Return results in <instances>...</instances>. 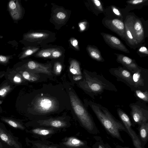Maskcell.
Instances as JSON below:
<instances>
[{
    "label": "cell",
    "mask_w": 148,
    "mask_h": 148,
    "mask_svg": "<svg viewBox=\"0 0 148 148\" xmlns=\"http://www.w3.org/2000/svg\"><path fill=\"white\" fill-rule=\"evenodd\" d=\"M87 104L108 133L123 142L119 133L120 131H123L127 133L123 124L116 119L107 108L101 105L90 100L88 101Z\"/></svg>",
    "instance_id": "cell-1"
},
{
    "label": "cell",
    "mask_w": 148,
    "mask_h": 148,
    "mask_svg": "<svg viewBox=\"0 0 148 148\" xmlns=\"http://www.w3.org/2000/svg\"><path fill=\"white\" fill-rule=\"evenodd\" d=\"M84 75L81 86L92 99L101 95L105 90L115 92L118 91L114 84L96 72L84 70Z\"/></svg>",
    "instance_id": "cell-2"
},
{
    "label": "cell",
    "mask_w": 148,
    "mask_h": 148,
    "mask_svg": "<svg viewBox=\"0 0 148 148\" xmlns=\"http://www.w3.org/2000/svg\"><path fill=\"white\" fill-rule=\"evenodd\" d=\"M69 95L73 108L82 125L90 133H97V130L92 117L79 99L71 91L69 92Z\"/></svg>",
    "instance_id": "cell-3"
},
{
    "label": "cell",
    "mask_w": 148,
    "mask_h": 148,
    "mask_svg": "<svg viewBox=\"0 0 148 148\" xmlns=\"http://www.w3.org/2000/svg\"><path fill=\"white\" fill-rule=\"evenodd\" d=\"M26 38L32 47L43 48L56 39L55 33L47 30H39L29 33Z\"/></svg>",
    "instance_id": "cell-4"
},
{
    "label": "cell",
    "mask_w": 148,
    "mask_h": 148,
    "mask_svg": "<svg viewBox=\"0 0 148 148\" xmlns=\"http://www.w3.org/2000/svg\"><path fill=\"white\" fill-rule=\"evenodd\" d=\"M130 115L135 124L139 125L148 121V107L145 103L139 100L129 105Z\"/></svg>",
    "instance_id": "cell-5"
},
{
    "label": "cell",
    "mask_w": 148,
    "mask_h": 148,
    "mask_svg": "<svg viewBox=\"0 0 148 148\" xmlns=\"http://www.w3.org/2000/svg\"><path fill=\"white\" fill-rule=\"evenodd\" d=\"M51 11L50 21L58 30L66 24L71 14L70 10L56 5H53Z\"/></svg>",
    "instance_id": "cell-6"
},
{
    "label": "cell",
    "mask_w": 148,
    "mask_h": 148,
    "mask_svg": "<svg viewBox=\"0 0 148 148\" xmlns=\"http://www.w3.org/2000/svg\"><path fill=\"white\" fill-rule=\"evenodd\" d=\"M117 112L119 117L127 130V133L131 137L135 148H145L139 138L132 128V123L128 116L120 108H117Z\"/></svg>",
    "instance_id": "cell-7"
},
{
    "label": "cell",
    "mask_w": 148,
    "mask_h": 148,
    "mask_svg": "<svg viewBox=\"0 0 148 148\" xmlns=\"http://www.w3.org/2000/svg\"><path fill=\"white\" fill-rule=\"evenodd\" d=\"M109 73L116 78V80L121 81L129 87L133 92L135 90L132 79V73L124 67L119 66L112 68L109 70Z\"/></svg>",
    "instance_id": "cell-8"
},
{
    "label": "cell",
    "mask_w": 148,
    "mask_h": 148,
    "mask_svg": "<svg viewBox=\"0 0 148 148\" xmlns=\"http://www.w3.org/2000/svg\"><path fill=\"white\" fill-rule=\"evenodd\" d=\"M132 74V81L135 90L143 91L148 90V70L140 67L138 70Z\"/></svg>",
    "instance_id": "cell-9"
},
{
    "label": "cell",
    "mask_w": 148,
    "mask_h": 148,
    "mask_svg": "<svg viewBox=\"0 0 148 148\" xmlns=\"http://www.w3.org/2000/svg\"><path fill=\"white\" fill-rule=\"evenodd\" d=\"M56 101L51 98L42 97L37 99L35 102L34 109L37 112L43 113L54 111L57 107Z\"/></svg>",
    "instance_id": "cell-10"
},
{
    "label": "cell",
    "mask_w": 148,
    "mask_h": 148,
    "mask_svg": "<svg viewBox=\"0 0 148 148\" xmlns=\"http://www.w3.org/2000/svg\"><path fill=\"white\" fill-rule=\"evenodd\" d=\"M106 42L115 49L129 53V51L117 38L111 35L105 33L101 34Z\"/></svg>",
    "instance_id": "cell-11"
},
{
    "label": "cell",
    "mask_w": 148,
    "mask_h": 148,
    "mask_svg": "<svg viewBox=\"0 0 148 148\" xmlns=\"http://www.w3.org/2000/svg\"><path fill=\"white\" fill-rule=\"evenodd\" d=\"M105 23L109 29L122 38L126 39L125 25L121 21L117 19L106 20Z\"/></svg>",
    "instance_id": "cell-12"
},
{
    "label": "cell",
    "mask_w": 148,
    "mask_h": 148,
    "mask_svg": "<svg viewBox=\"0 0 148 148\" xmlns=\"http://www.w3.org/2000/svg\"><path fill=\"white\" fill-rule=\"evenodd\" d=\"M117 61L121 64L126 68L132 73L137 71L140 67L138 66L134 60L129 57L121 54H116Z\"/></svg>",
    "instance_id": "cell-13"
},
{
    "label": "cell",
    "mask_w": 148,
    "mask_h": 148,
    "mask_svg": "<svg viewBox=\"0 0 148 148\" xmlns=\"http://www.w3.org/2000/svg\"><path fill=\"white\" fill-rule=\"evenodd\" d=\"M51 64H44L34 61H30L27 63L28 68L38 73L51 75Z\"/></svg>",
    "instance_id": "cell-14"
},
{
    "label": "cell",
    "mask_w": 148,
    "mask_h": 148,
    "mask_svg": "<svg viewBox=\"0 0 148 148\" xmlns=\"http://www.w3.org/2000/svg\"><path fill=\"white\" fill-rule=\"evenodd\" d=\"M133 27L134 40L135 44H138L143 40L144 37L143 28L141 21L136 19L134 23Z\"/></svg>",
    "instance_id": "cell-15"
},
{
    "label": "cell",
    "mask_w": 148,
    "mask_h": 148,
    "mask_svg": "<svg viewBox=\"0 0 148 148\" xmlns=\"http://www.w3.org/2000/svg\"><path fill=\"white\" fill-rule=\"evenodd\" d=\"M0 138L9 146L17 148L20 147L11 135L1 128H0Z\"/></svg>",
    "instance_id": "cell-16"
},
{
    "label": "cell",
    "mask_w": 148,
    "mask_h": 148,
    "mask_svg": "<svg viewBox=\"0 0 148 148\" xmlns=\"http://www.w3.org/2000/svg\"><path fill=\"white\" fill-rule=\"evenodd\" d=\"M40 125L45 126H50L55 127H65L66 123L63 121L55 119H49L38 121Z\"/></svg>",
    "instance_id": "cell-17"
},
{
    "label": "cell",
    "mask_w": 148,
    "mask_h": 148,
    "mask_svg": "<svg viewBox=\"0 0 148 148\" xmlns=\"http://www.w3.org/2000/svg\"><path fill=\"white\" fill-rule=\"evenodd\" d=\"M53 46H48L47 45V48H42L35 53L34 55L37 58L51 59Z\"/></svg>",
    "instance_id": "cell-18"
},
{
    "label": "cell",
    "mask_w": 148,
    "mask_h": 148,
    "mask_svg": "<svg viewBox=\"0 0 148 148\" xmlns=\"http://www.w3.org/2000/svg\"><path fill=\"white\" fill-rule=\"evenodd\" d=\"M86 50L89 56L92 58L99 62H103L104 61L100 52L97 49L88 45L87 47Z\"/></svg>",
    "instance_id": "cell-19"
},
{
    "label": "cell",
    "mask_w": 148,
    "mask_h": 148,
    "mask_svg": "<svg viewBox=\"0 0 148 148\" xmlns=\"http://www.w3.org/2000/svg\"><path fill=\"white\" fill-rule=\"evenodd\" d=\"M139 126L140 137L143 143L146 144L148 139V122L144 123Z\"/></svg>",
    "instance_id": "cell-20"
},
{
    "label": "cell",
    "mask_w": 148,
    "mask_h": 148,
    "mask_svg": "<svg viewBox=\"0 0 148 148\" xmlns=\"http://www.w3.org/2000/svg\"><path fill=\"white\" fill-rule=\"evenodd\" d=\"M69 69L70 71L73 74L76 75H82L79 63L75 59L70 60Z\"/></svg>",
    "instance_id": "cell-21"
},
{
    "label": "cell",
    "mask_w": 148,
    "mask_h": 148,
    "mask_svg": "<svg viewBox=\"0 0 148 148\" xmlns=\"http://www.w3.org/2000/svg\"><path fill=\"white\" fill-rule=\"evenodd\" d=\"M65 50L61 46H53L51 59H57L64 56Z\"/></svg>",
    "instance_id": "cell-22"
},
{
    "label": "cell",
    "mask_w": 148,
    "mask_h": 148,
    "mask_svg": "<svg viewBox=\"0 0 148 148\" xmlns=\"http://www.w3.org/2000/svg\"><path fill=\"white\" fill-rule=\"evenodd\" d=\"M64 144L68 146L78 147L84 145V143L81 140L74 137H70L69 138Z\"/></svg>",
    "instance_id": "cell-23"
},
{
    "label": "cell",
    "mask_w": 148,
    "mask_h": 148,
    "mask_svg": "<svg viewBox=\"0 0 148 148\" xmlns=\"http://www.w3.org/2000/svg\"><path fill=\"white\" fill-rule=\"evenodd\" d=\"M135 96L140 101L145 103L148 102V90L143 91L136 89L133 91Z\"/></svg>",
    "instance_id": "cell-24"
},
{
    "label": "cell",
    "mask_w": 148,
    "mask_h": 148,
    "mask_svg": "<svg viewBox=\"0 0 148 148\" xmlns=\"http://www.w3.org/2000/svg\"><path fill=\"white\" fill-rule=\"evenodd\" d=\"M125 27L126 39H127V41L130 45H134L135 44L134 39L126 23H125Z\"/></svg>",
    "instance_id": "cell-25"
},
{
    "label": "cell",
    "mask_w": 148,
    "mask_h": 148,
    "mask_svg": "<svg viewBox=\"0 0 148 148\" xmlns=\"http://www.w3.org/2000/svg\"><path fill=\"white\" fill-rule=\"evenodd\" d=\"M23 76L25 79L30 82H34L38 79L36 75L26 71L23 72Z\"/></svg>",
    "instance_id": "cell-26"
},
{
    "label": "cell",
    "mask_w": 148,
    "mask_h": 148,
    "mask_svg": "<svg viewBox=\"0 0 148 148\" xmlns=\"http://www.w3.org/2000/svg\"><path fill=\"white\" fill-rule=\"evenodd\" d=\"M32 131L35 134L42 136H46L52 133L51 130L39 128L34 129Z\"/></svg>",
    "instance_id": "cell-27"
},
{
    "label": "cell",
    "mask_w": 148,
    "mask_h": 148,
    "mask_svg": "<svg viewBox=\"0 0 148 148\" xmlns=\"http://www.w3.org/2000/svg\"><path fill=\"white\" fill-rule=\"evenodd\" d=\"M2 120L10 125L14 128H19L22 129H23L24 128L21 124L14 121L7 119H3Z\"/></svg>",
    "instance_id": "cell-28"
},
{
    "label": "cell",
    "mask_w": 148,
    "mask_h": 148,
    "mask_svg": "<svg viewBox=\"0 0 148 148\" xmlns=\"http://www.w3.org/2000/svg\"><path fill=\"white\" fill-rule=\"evenodd\" d=\"M70 44L73 49L77 51H79V48L77 40L74 37L71 38L69 40Z\"/></svg>",
    "instance_id": "cell-29"
},
{
    "label": "cell",
    "mask_w": 148,
    "mask_h": 148,
    "mask_svg": "<svg viewBox=\"0 0 148 148\" xmlns=\"http://www.w3.org/2000/svg\"><path fill=\"white\" fill-rule=\"evenodd\" d=\"M62 69V65L59 62H56L54 64L53 71L55 74L56 75H59L61 72Z\"/></svg>",
    "instance_id": "cell-30"
},
{
    "label": "cell",
    "mask_w": 148,
    "mask_h": 148,
    "mask_svg": "<svg viewBox=\"0 0 148 148\" xmlns=\"http://www.w3.org/2000/svg\"><path fill=\"white\" fill-rule=\"evenodd\" d=\"M11 88L10 86L4 87L0 89V96L4 97L10 90Z\"/></svg>",
    "instance_id": "cell-31"
},
{
    "label": "cell",
    "mask_w": 148,
    "mask_h": 148,
    "mask_svg": "<svg viewBox=\"0 0 148 148\" xmlns=\"http://www.w3.org/2000/svg\"><path fill=\"white\" fill-rule=\"evenodd\" d=\"M95 6L97 9L101 11H103V9L101 4L99 1L98 0H92Z\"/></svg>",
    "instance_id": "cell-32"
},
{
    "label": "cell",
    "mask_w": 148,
    "mask_h": 148,
    "mask_svg": "<svg viewBox=\"0 0 148 148\" xmlns=\"http://www.w3.org/2000/svg\"><path fill=\"white\" fill-rule=\"evenodd\" d=\"M86 22L83 21L79 23L78 26L80 32H83L85 30L86 28Z\"/></svg>",
    "instance_id": "cell-33"
},
{
    "label": "cell",
    "mask_w": 148,
    "mask_h": 148,
    "mask_svg": "<svg viewBox=\"0 0 148 148\" xmlns=\"http://www.w3.org/2000/svg\"><path fill=\"white\" fill-rule=\"evenodd\" d=\"M145 1L143 0H134L128 1L127 2L132 5H136L143 3Z\"/></svg>",
    "instance_id": "cell-34"
},
{
    "label": "cell",
    "mask_w": 148,
    "mask_h": 148,
    "mask_svg": "<svg viewBox=\"0 0 148 148\" xmlns=\"http://www.w3.org/2000/svg\"><path fill=\"white\" fill-rule=\"evenodd\" d=\"M139 51L141 53L148 55V51L146 47L144 46L141 47L139 49Z\"/></svg>",
    "instance_id": "cell-35"
},
{
    "label": "cell",
    "mask_w": 148,
    "mask_h": 148,
    "mask_svg": "<svg viewBox=\"0 0 148 148\" xmlns=\"http://www.w3.org/2000/svg\"><path fill=\"white\" fill-rule=\"evenodd\" d=\"M14 81L16 83H19L21 82V79L20 76L18 75H16L13 78Z\"/></svg>",
    "instance_id": "cell-36"
},
{
    "label": "cell",
    "mask_w": 148,
    "mask_h": 148,
    "mask_svg": "<svg viewBox=\"0 0 148 148\" xmlns=\"http://www.w3.org/2000/svg\"><path fill=\"white\" fill-rule=\"evenodd\" d=\"M94 148H106L105 144L102 143H101L100 142L97 143L95 145Z\"/></svg>",
    "instance_id": "cell-37"
},
{
    "label": "cell",
    "mask_w": 148,
    "mask_h": 148,
    "mask_svg": "<svg viewBox=\"0 0 148 148\" xmlns=\"http://www.w3.org/2000/svg\"><path fill=\"white\" fill-rule=\"evenodd\" d=\"M112 10L114 13L117 16H121V14L119 10L114 7H112Z\"/></svg>",
    "instance_id": "cell-38"
},
{
    "label": "cell",
    "mask_w": 148,
    "mask_h": 148,
    "mask_svg": "<svg viewBox=\"0 0 148 148\" xmlns=\"http://www.w3.org/2000/svg\"><path fill=\"white\" fill-rule=\"evenodd\" d=\"M9 6L10 8L12 9H15L16 7L15 3L13 1H11L10 2Z\"/></svg>",
    "instance_id": "cell-39"
},
{
    "label": "cell",
    "mask_w": 148,
    "mask_h": 148,
    "mask_svg": "<svg viewBox=\"0 0 148 148\" xmlns=\"http://www.w3.org/2000/svg\"><path fill=\"white\" fill-rule=\"evenodd\" d=\"M73 79L75 81H78L82 79L83 78V77L82 75H77L73 76Z\"/></svg>",
    "instance_id": "cell-40"
},
{
    "label": "cell",
    "mask_w": 148,
    "mask_h": 148,
    "mask_svg": "<svg viewBox=\"0 0 148 148\" xmlns=\"http://www.w3.org/2000/svg\"><path fill=\"white\" fill-rule=\"evenodd\" d=\"M7 61V58L4 56H0V62H5Z\"/></svg>",
    "instance_id": "cell-41"
},
{
    "label": "cell",
    "mask_w": 148,
    "mask_h": 148,
    "mask_svg": "<svg viewBox=\"0 0 148 148\" xmlns=\"http://www.w3.org/2000/svg\"><path fill=\"white\" fill-rule=\"evenodd\" d=\"M115 148H129L127 147H122L119 145H117Z\"/></svg>",
    "instance_id": "cell-42"
},
{
    "label": "cell",
    "mask_w": 148,
    "mask_h": 148,
    "mask_svg": "<svg viewBox=\"0 0 148 148\" xmlns=\"http://www.w3.org/2000/svg\"><path fill=\"white\" fill-rule=\"evenodd\" d=\"M105 146L106 148H111L108 144H105Z\"/></svg>",
    "instance_id": "cell-43"
},
{
    "label": "cell",
    "mask_w": 148,
    "mask_h": 148,
    "mask_svg": "<svg viewBox=\"0 0 148 148\" xmlns=\"http://www.w3.org/2000/svg\"><path fill=\"white\" fill-rule=\"evenodd\" d=\"M1 145L0 143V148H1Z\"/></svg>",
    "instance_id": "cell-44"
},
{
    "label": "cell",
    "mask_w": 148,
    "mask_h": 148,
    "mask_svg": "<svg viewBox=\"0 0 148 148\" xmlns=\"http://www.w3.org/2000/svg\"><path fill=\"white\" fill-rule=\"evenodd\" d=\"M47 148H53L51 147H47Z\"/></svg>",
    "instance_id": "cell-45"
},
{
    "label": "cell",
    "mask_w": 148,
    "mask_h": 148,
    "mask_svg": "<svg viewBox=\"0 0 148 148\" xmlns=\"http://www.w3.org/2000/svg\"><path fill=\"white\" fill-rule=\"evenodd\" d=\"M2 103V101H0V104H1Z\"/></svg>",
    "instance_id": "cell-46"
}]
</instances>
